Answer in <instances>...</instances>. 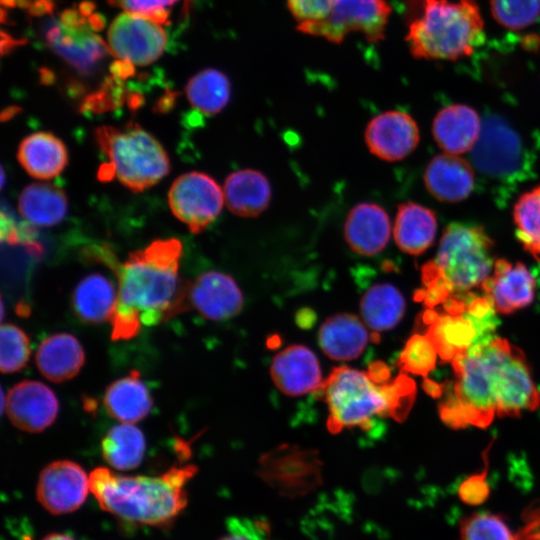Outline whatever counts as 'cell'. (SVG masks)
Masks as SVG:
<instances>
[{
	"mask_svg": "<svg viewBox=\"0 0 540 540\" xmlns=\"http://www.w3.org/2000/svg\"><path fill=\"white\" fill-rule=\"evenodd\" d=\"M471 164L459 155L443 153L433 157L424 172V184L438 201L456 203L465 200L474 187Z\"/></svg>",
	"mask_w": 540,
	"mask_h": 540,
	"instance_id": "7402d4cb",
	"label": "cell"
},
{
	"mask_svg": "<svg viewBox=\"0 0 540 540\" xmlns=\"http://www.w3.org/2000/svg\"><path fill=\"white\" fill-rule=\"evenodd\" d=\"M4 184H5V173H4V168L1 167V188L4 187Z\"/></svg>",
	"mask_w": 540,
	"mask_h": 540,
	"instance_id": "c3c4849f",
	"label": "cell"
},
{
	"mask_svg": "<svg viewBox=\"0 0 540 540\" xmlns=\"http://www.w3.org/2000/svg\"><path fill=\"white\" fill-rule=\"evenodd\" d=\"M424 319L429 324L426 334L442 361H452L478 341L477 329L466 313L437 315L430 312Z\"/></svg>",
	"mask_w": 540,
	"mask_h": 540,
	"instance_id": "f546056e",
	"label": "cell"
},
{
	"mask_svg": "<svg viewBox=\"0 0 540 540\" xmlns=\"http://www.w3.org/2000/svg\"><path fill=\"white\" fill-rule=\"evenodd\" d=\"M458 497L467 505L483 504L489 497L490 487L487 480V469L464 479L458 487Z\"/></svg>",
	"mask_w": 540,
	"mask_h": 540,
	"instance_id": "7bdbcfd3",
	"label": "cell"
},
{
	"mask_svg": "<svg viewBox=\"0 0 540 540\" xmlns=\"http://www.w3.org/2000/svg\"><path fill=\"white\" fill-rule=\"evenodd\" d=\"M412 56L455 61L470 56L484 38V21L476 0H405Z\"/></svg>",
	"mask_w": 540,
	"mask_h": 540,
	"instance_id": "277c9868",
	"label": "cell"
},
{
	"mask_svg": "<svg viewBox=\"0 0 540 540\" xmlns=\"http://www.w3.org/2000/svg\"><path fill=\"white\" fill-rule=\"evenodd\" d=\"M194 465L173 466L160 476L122 475L106 467L89 474L90 492L102 510L135 524L166 527L187 505L185 486Z\"/></svg>",
	"mask_w": 540,
	"mask_h": 540,
	"instance_id": "7a4b0ae2",
	"label": "cell"
},
{
	"mask_svg": "<svg viewBox=\"0 0 540 540\" xmlns=\"http://www.w3.org/2000/svg\"><path fill=\"white\" fill-rule=\"evenodd\" d=\"M267 530V527L259 526L258 523L232 520L229 525V533L217 540H265L264 536Z\"/></svg>",
	"mask_w": 540,
	"mask_h": 540,
	"instance_id": "ee69618b",
	"label": "cell"
},
{
	"mask_svg": "<svg viewBox=\"0 0 540 540\" xmlns=\"http://www.w3.org/2000/svg\"><path fill=\"white\" fill-rule=\"evenodd\" d=\"M321 461L317 451L283 444L260 459V473L283 491H305L320 480Z\"/></svg>",
	"mask_w": 540,
	"mask_h": 540,
	"instance_id": "5bb4252c",
	"label": "cell"
},
{
	"mask_svg": "<svg viewBox=\"0 0 540 540\" xmlns=\"http://www.w3.org/2000/svg\"><path fill=\"white\" fill-rule=\"evenodd\" d=\"M21 216L36 226H53L61 222L68 211V200L62 189L48 183H32L19 197Z\"/></svg>",
	"mask_w": 540,
	"mask_h": 540,
	"instance_id": "1f68e13d",
	"label": "cell"
},
{
	"mask_svg": "<svg viewBox=\"0 0 540 540\" xmlns=\"http://www.w3.org/2000/svg\"><path fill=\"white\" fill-rule=\"evenodd\" d=\"M495 366L496 415L517 417L540 405V392L524 353L506 339L489 341Z\"/></svg>",
	"mask_w": 540,
	"mask_h": 540,
	"instance_id": "ba28073f",
	"label": "cell"
},
{
	"mask_svg": "<svg viewBox=\"0 0 540 540\" xmlns=\"http://www.w3.org/2000/svg\"><path fill=\"white\" fill-rule=\"evenodd\" d=\"M96 141L108 157L100 177H116L134 192L148 189L170 171V162L160 142L137 123L122 128L100 126Z\"/></svg>",
	"mask_w": 540,
	"mask_h": 540,
	"instance_id": "8992f818",
	"label": "cell"
},
{
	"mask_svg": "<svg viewBox=\"0 0 540 540\" xmlns=\"http://www.w3.org/2000/svg\"><path fill=\"white\" fill-rule=\"evenodd\" d=\"M369 330L362 318L351 313H338L322 323L318 333L319 345L332 360H354L369 344Z\"/></svg>",
	"mask_w": 540,
	"mask_h": 540,
	"instance_id": "603a6c76",
	"label": "cell"
},
{
	"mask_svg": "<svg viewBox=\"0 0 540 540\" xmlns=\"http://www.w3.org/2000/svg\"><path fill=\"white\" fill-rule=\"evenodd\" d=\"M320 392L328 408V429L368 428L376 416L403 420L415 399V383L405 375L380 382L369 372L341 366L324 380Z\"/></svg>",
	"mask_w": 540,
	"mask_h": 540,
	"instance_id": "3957f363",
	"label": "cell"
},
{
	"mask_svg": "<svg viewBox=\"0 0 540 540\" xmlns=\"http://www.w3.org/2000/svg\"><path fill=\"white\" fill-rule=\"evenodd\" d=\"M182 244L178 239L156 240L117 258L109 267L119 283L116 307L110 321L112 339L136 336L141 325L151 326L187 311L188 280L178 277Z\"/></svg>",
	"mask_w": 540,
	"mask_h": 540,
	"instance_id": "6da1fadb",
	"label": "cell"
},
{
	"mask_svg": "<svg viewBox=\"0 0 540 540\" xmlns=\"http://www.w3.org/2000/svg\"><path fill=\"white\" fill-rule=\"evenodd\" d=\"M288 8L298 26L318 23L332 13L335 0H287Z\"/></svg>",
	"mask_w": 540,
	"mask_h": 540,
	"instance_id": "60d3db41",
	"label": "cell"
},
{
	"mask_svg": "<svg viewBox=\"0 0 540 540\" xmlns=\"http://www.w3.org/2000/svg\"><path fill=\"white\" fill-rule=\"evenodd\" d=\"M481 129L478 113L465 104H453L441 109L432 124V134L440 149L454 155L471 151Z\"/></svg>",
	"mask_w": 540,
	"mask_h": 540,
	"instance_id": "cb8c5ba5",
	"label": "cell"
},
{
	"mask_svg": "<svg viewBox=\"0 0 540 540\" xmlns=\"http://www.w3.org/2000/svg\"><path fill=\"white\" fill-rule=\"evenodd\" d=\"M489 340L473 344L452 360L456 378L453 401L466 425L481 428L496 415L495 366Z\"/></svg>",
	"mask_w": 540,
	"mask_h": 540,
	"instance_id": "52a82bcc",
	"label": "cell"
},
{
	"mask_svg": "<svg viewBox=\"0 0 540 540\" xmlns=\"http://www.w3.org/2000/svg\"><path fill=\"white\" fill-rule=\"evenodd\" d=\"M493 241L476 225L452 223L442 234L436 259L425 270L428 284L425 303L432 307L444 301L450 292L465 293L479 286L491 275L494 263Z\"/></svg>",
	"mask_w": 540,
	"mask_h": 540,
	"instance_id": "5b68a950",
	"label": "cell"
},
{
	"mask_svg": "<svg viewBox=\"0 0 540 540\" xmlns=\"http://www.w3.org/2000/svg\"><path fill=\"white\" fill-rule=\"evenodd\" d=\"M30 343L25 332L18 326L7 323L0 329V369L13 373L25 367L30 356Z\"/></svg>",
	"mask_w": 540,
	"mask_h": 540,
	"instance_id": "f35d334b",
	"label": "cell"
},
{
	"mask_svg": "<svg viewBox=\"0 0 540 540\" xmlns=\"http://www.w3.org/2000/svg\"><path fill=\"white\" fill-rule=\"evenodd\" d=\"M85 361L84 350L75 336L57 333L39 345L35 362L40 373L52 382H64L75 377Z\"/></svg>",
	"mask_w": 540,
	"mask_h": 540,
	"instance_id": "484cf974",
	"label": "cell"
},
{
	"mask_svg": "<svg viewBox=\"0 0 540 540\" xmlns=\"http://www.w3.org/2000/svg\"><path fill=\"white\" fill-rule=\"evenodd\" d=\"M390 14L386 0H335L327 19L297 29L333 43H340L351 32H360L367 41L378 43L385 37Z\"/></svg>",
	"mask_w": 540,
	"mask_h": 540,
	"instance_id": "9c48e42d",
	"label": "cell"
},
{
	"mask_svg": "<svg viewBox=\"0 0 540 540\" xmlns=\"http://www.w3.org/2000/svg\"><path fill=\"white\" fill-rule=\"evenodd\" d=\"M390 235L389 215L378 204L359 203L346 217L344 237L350 249L357 254H378L386 247Z\"/></svg>",
	"mask_w": 540,
	"mask_h": 540,
	"instance_id": "44dd1931",
	"label": "cell"
},
{
	"mask_svg": "<svg viewBox=\"0 0 540 540\" xmlns=\"http://www.w3.org/2000/svg\"><path fill=\"white\" fill-rule=\"evenodd\" d=\"M495 21L510 30H521L540 18V0H490Z\"/></svg>",
	"mask_w": 540,
	"mask_h": 540,
	"instance_id": "74e56055",
	"label": "cell"
},
{
	"mask_svg": "<svg viewBox=\"0 0 540 540\" xmlns=\"http://www.w3.org/2000/svg\"><path fill=\"white\" fill-rule=\"evenodd\" d=\"M90 492L89 475L77 463L58 460L45 466L39 474L36 498L55 515L76 511Z\"/></svg>",
	"mask_w": 540,
	"mask_h": 540,
	"instance_id": "4fadbf2b",
	"label": "cell"
},
{
	"mask_svg": "<svg viewBox=\"0 0 540 540\" xmlns=\"http://www.w3.org/2000/svg\"><path fill=\"white\" fill-rule=\"evenodd\" d=\"M437 356L438 352L429 336L416 333L406 342L399 363L405 372L427 377L435 368Z\"/></svg>",
	"mask_w": 540,
	"mask_h": 540,
	"instance_id": "ab89813d",
	"label": "cell"
},
{
	"mask_svg": "<svg viewBox=\"0 0 540 540\" xmlns=\"http://www.w3.org/2000/svg\"><path fill=\"white\" fill-rule=\"evenodd\" d=\"M513 220L523 249L540 260V186L519 197L514 205Z\"/></svg>",
	"mask_w": 540,
	"mask_h": 540,
	"instance_id": "d590c367",
	"label": "cell"
},
{
	"mask_svg": "<svg viewBox=\"0 0 540 540\" xmlns=\"http://www.w3.org/2000/svg\"><path fill=\"white\" fill-rule=\"evenodd\" d=\"M425 388L428 393H430L433 397L439 396L441 390L440 387L433 383L432 381L426 380L425 381Z\"/></svg>",
	"mask_w": 540,
	"mask_h": 540,
	"instance_id": "bcb514c9",
	"label": "cell"
},
{
	"mask_svg": "<svg viewBox=\"0 0 540 540\" xmlns=\"http://www.w3.org/2000/svg\"><path fill=\"white\" fill-rule=\"evenodd\" d=\"M118 298L114 284L100 273L84 277L72 294V308L76 316L91 324L111 321Z\"/></svg>",
	"mask_w": 540,
	"mask_h": 540,
	"instance_id": "4dcf8cb0",
	"label": "cell"
},
{
	"mask_svg": "<svg viewBox=\"0 0 540 540\" xmlns=\"http://www.w3.org/2000/svg\"><path fill=\"white\" fill-rule=\"evenodd\" d=\"M369 151L381 160L399 161L417 147L420 133L415 120L407 113L392 110L370 120L364 134Z\"/></svg>",
	"mask_w": 540,
	"mask_h": 540,
	"instance_id": "e0dca14e",
	"label": "cell"
},
{
	"mask_svg": "<svg viewBox=\"0 0 540 540\" xmlns=\"http://www.w3.org/2000/svg\"><path fill=\"white\" fill-rule=\"evenodd\" d=\"M524 512V526L517 534L518 540H540V500L530 504Z\"/></svg>",
	"mask_w": 540,
	"mask_h": 540,
	"instance_id": "f6af8a7d",
	"label": "cell"
},
{
	"mask_svg": "<svg viewBox=\"0 0 540 540\" xmlns=\"http://www.w3.org/2000/svg\"><path fill=\"white\" fill-rule=\"evenodd\" d=\"M96 29V22L85 19L82 12L67 10L50 25L46 40L65 62L88 74L101 64L110 51L95 33Z\"/></svg>",
	"mask_w": 540,
	"mask_h": 540,
	"instance_id": "30bf717a",
	"label": "cell"
},
{
	"mask_svg": "<svg viewBox=\"0 0 540 540\" xmlns=\"http://www.w3.org/2000/svg\"><path fill=\"white\" fill-rule=\"evenodd\" d=\"M437 219L433 211L414 202L399 205L393 226L396 245L404 253L420 255L434 242Z\"/></svg>",
	"mask_w": 540,
	"mask_h": 540,
	"instance_id": "83f0119b",
	"label": "cell"
},
{
	"mask_svg": "<svg viewBox=\"0 0 540 540\" xmlns=\"http://www.w3.org/2000/svg\"><path fill=\"white\" fill-rule=\"evenodd\" d=\"M160 24L140 14L121 13L113 20L107 33L111 54L128 65L144 66L156 61L167 43Z\"/></svg>",
	"mask_w": 540,
	"mask_h": 540,
	"instance_id": "7c38bea8",
	"label": "cell"
},
{
	"mask_svg": "<svg viewBox=\"0 0 540 540\" xmlns=\"http://www.w3.org/2000/svg\"><path fill=\"white\" fill-rule=\"evenodd\" d=\"M475 167L489 176H506L518 168L522 144L518 134L504 121L491 118L482 124L478 141L471 150Z\"/></svg>",
	"mask_w": 540,
	"mask_h": 540,
	"instance_id": "9a60e30c",
	"label": "cell"
},
{
	"mask_svg": "<svg viewBox=\"0 0 540 540\" xmlns=\"http://www.w3.org/2000/svg\"><path fill=\"white\" fill-rule=\"evenodd\" d=\"M224 200L227 208L240 217H256L271 201V186L267 177L254 169H241L225 180Z\"/></svg>",
	"mask_w": 540,
	"mask_h": 540,
	"instance_id": "d4e9b609",
	"label": "cell"
},
{
	"mask_svg": "<svg viewBox=\"0 0 540 540\" xmlns=\"http://www.w3.org/2000/svg\"><path fill=\"white\" fill-rule=\"evenodd\" d=\"M405 310L406 302L402 293L390 283L371 286L360 300L361 318L374 332L387 331L397 326Z\"/></svg>",
	"mask_w": 540,
	"mask_h": 540,
	"instance_id": "d6a6232c",
	"label": "cell"
},
{
	"mask_svg": "<svg viewBox=\"0 0 540 540\" xmlns=\"http://www.w3.org/2000/svg\"><path fill=\"white\" fill-rule=\"evenodd\" d=\"M4 409L15 427L38 433L55 421L59 403L54 392L45 384L24 380L9 390Z\"/></svg>",
	"mask_w": 540,
	"mask_h": 540,
	"instance_id": "2e32d148",
	"label": "cell"
},
{
	"mask_svg": "<svg viewBox=\"0 0 540 540\" xmlns=\"http://www.w3.org/2000/svg\"><path fill=\"white\" fill-rule=\"evenodd\" d=\"M103 404L112 418L133 424L149 414L153 400L139 372L133 370L106 388Z\"/></svg>",
	"mask_w": 540,
	"mask_h": 540,
	"instance_id": "f1b7e54d",
	"label": "cell"
},
{
	"mask_svg": "<svg viewBox=\"0 0 540 540\" xmlns=\"http://www.w3.org/2000/svg\"><path fill=\"white\" fill-rule=\"evenodd\" d=\"M459 540H518L503 515L475 512L459 524Z\"/></svg>",
	"mask_w": 540,
	"mask_h": 540,
	"instance_id": "8d00e7d4",
	"label": "cell"
},
{
	"mask_svg": "<svg viewBox=\"0 0 540 540\" xmlns=\"http://www.w3.org/2000/svg\"><path fill=\"white\" fill-rule=\"evenodd\" d=\"M113 5L125 12L150 17L159 23L166 21L168 10L178 0H109Z\"/></svg>",
	"mask_w": 540,
	"mask_h": 540,
	"instance_id": "b9f144b4",
	"label": "cell"
},
{
	"mask_svg": "<svg viewBox=\"0 0 540 540\" xmlns=\"http://www.w3.org/2000/svg\"><path fill=\"white\" fill-rule=\"evenodd\" d=\"M224 202L220 185L211 176L198 171L179 176L168 192L172 213L195 234L218 217Z\"/></svg>",
	"mask_w": 540,
	"mask_h": 540,
	"instance_id": "8fae6325",
	"label": "cell"
},
{
	"mask_svg": "<svg viewBox=\"0 0 540 540\" xmlns=\"http://www.w3.org/2000/svg\"><path fill=\"white\" fill-rule=\"evenodd\" d=\"M244 303L242 291L228 274L208 271L193 282L188 281V308L196 310L203 318L221 321L237 315Z\"/></svg>",
	"mask_w": 540,
	"mask_h": 540,
	"instance_id": "ac0fdd59",
	"label": "cell"
},
{
	"mask_svg": "<svg viewBox=\"0 0 540 540\" xmlns=\"http://www.w3.org/2000/svg\"><path fill=\"white\" fill-rule=\"evenodd\" d=\"M270 375L283 394L293 397L318 391L324 382L316 354L300 344L290 345L273 357Z\"/></svg>",
	"mask_w": 540,
	"mask_h": 540,
	"instance_id": "ffe728a7",
	"label": "cell"
},
{
	"mask_svg": "<svg viewBox=\"0 0 540 540\" xmlns=\"http://www.w3.org/2000/svg\"><path fill=\"white\" fill-rule=\"evenodd\" d=\"M186 95L196 110L205 115H214L221 112L229 102L231 84L224 73L209 68L189 80Z\"/></svg>",
	"mask_w": 540,
	"mask_h": 540,
	"instance_id": "e575fe53",
	"label": "cell"
},
{
	"mask_svg": "<svg viewBox=\"0 0 540 540\" xmlns=\"http://www.w3.org/2000/svg\"><path fill=\"white\" fill-rule=\"evenodd\" d=\"M497 313L508 315L530 305L535 298L536 279L521 262L497 259L482 285Z\"/></svg>",
	"mask_w": 540,
	"mask_h": 540,
	"instance_id": "d6986e66",
	"label": "cell"
},
{
	"mask_svg": "<svg viewBox=\"0 0 540 540\" xmlns=\"http://www.w3.org/2000/svg\"><path fill=\"white\" fill-rule=\"evenodd\" d=\"M41 540H75V539L64 533H51V534L46 535Z\"/></svg>",
	"mask_w": 540,
	"mask_h": 540,
	"instance_id": "7dc6e473",
	"label": "cell"
},
{
	"mask_svg": "<svg viewBox=\"0 0 540 540\" xmlns=\"http://www.w3.org/2000/svg\"><path fill=\"white\" fill-rule=\"evenodd\" d=\"M17 158L29 175L47 180L64 170L68 152L65 144L52 133L36 132L21 141Z\"/></svg>",
	"mask_w": 540,
	"mask_h": 540,
	"instance_id": "4316f807",
	"label": "cell"
},
{
	"mask_svg": "<svg viewBox=\"0 0 540 540\" xmlns=\"http://www.w3.org/2000/svg\"><path fill=\"white\" fill-rule=\"evenodd\" d=\"M104 460L121 471L138 467L144 457L145 438L142 431L132 423L113 426L101 442Z\"/></svg>",
	"mask_w": 540,
	"mask_h": 540,
	"instance_id": "836d02e7",
	"label": "cell"
}]
</instances>
